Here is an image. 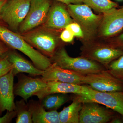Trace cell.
Masks as SVG:
<instances>
[{"label": "cell", "mask_w": 123, "mask_h": 123, "mask_svg": "<svg viewBox=\"0 0 123 123\" xmlns=\"http://www.w3.org/2000/svg\"><path fill=\"white\" fill-rule=\"evenodd\" d=\"M6 55L9 61L13 65V72L15 76L20 73H26L33 76H42L43 73V70L37 68L34 64L22 56L15 50L12 49L11 50L9 49Z\"/></svg>", "instance_id": "obj_17"}, {"label": "cell", "mask_w": 123, "mask_h": 123, "mask_svg": "<svg viewBox=\"0 0 123 123\" xmlns=\"http://www.w3.org/2000/svg\"><path fill=\"white\" fill-rule=\"evenodd\" d=\"M77 95L82 103H97L123 116V92H100L90 87L88 94Z\"/></svg>", "instance_id": "obj_9"}, {"label": "cell", "mask_w": 123, "mask_h": 123, "mask_svg": "<svg viewBox=\"0 0 123 123\" xmlns=\"http://www.w3.org/2000/svg\"><path fill=\"white\" fill-rule=\"evenodd\" d=\"M122 119H123V117H122Z\"/></svg>", "instance_id": "obj_34"}, {"label": "cell", "mask_w": 123, "mask_h": 123, "mask_svg": "<svg viewBox=\"0 0 123 123\" xmlns=\"http://www.w3.org/2000/svg\"><path fill=\"white\" fill-rule=\"evenodd\" d=\"M47 82L41 78H34L23 75L20 76L14 87V95L19 96L27 102V100L37 92L46 87Z\"/></svg>", "instance_id": "obj_16"}, {"label": "cell", "mask_w": 123, "mask_h": 123, "mask_svg": "<svg viewBox=\"0 0 123 123\" xmlns=\"http://www.w3.org/2000/svg\"><path fill=\"white\" fill-rule=\"evenodd\" d=\"M82 2L95 11L103 14L118 7L116 3L111 0H82Z\"/></svg>", "instance_id": "obj_21"}, {"label": "cell", "mask_w": 123, "mask_h": 123, "mask_svg": "<svg viewBox=\"0 0 123 123\" xmlns=\"http://www.w3.org/2000/svg\"><path fill=\"white\" fill-rule=\"evenodd\" d=\"M9 49L8 47L0 40V59L7 55Z\"/></svg>", "instance_id": "obj_29"}, {"label": "cell", "mask_w": 123, "mask_h": 123, "mask_svg": "<svg viewBox=\"0 0 123 123\" xmlns=\"http://www.w3.org/2000/svg\"><path fill=\"white\" fill-rule=\"evenodd\" d=\"M116 0L118 1H123V0Z\"/></svg>", "instance_id": "obj_33"}, {"label": "cell", "mask_w": 123, "mask_h": 123, "mask_svg": "<svg viewBox=\"0 0 123 123\" xmlns=\"http://www.w3.org/2000/svg\"><path fill=\"white\" fill-rule=\"evenodd\" d=\"M82 103L76 96L70 105L64 108L59 112V117L61 123H79V113L81 110Z\"/></svg>", "instance_id": "obj_19"}, {"label": "cell", "mask_w": 123, "mask_h": 123, "mask_svg": "<svg viewBox=\"0 0 123 123\" xmlns=\"http://www.w3.org/2000/svg\"><path fill=\"white\" fill-rule=\"evenodd\" d=\"M95 102L82 103L79 123H106L115 117L114 112Z\"/></svg>", "instance_id": "obj_10"}, {"label": "cell", "mask_w": 123, "mask_h": 123, "mask_svg": "<svg viewBox=\"0 0 123 123\" xmlns=\"http://www.w3.org/2000/svg\"><path fill=\"white\" fill-rule=\"evenodd\" d=\"M67 7L73 20L81 27L84 37L89 39L92 38L98 33L103 14H95L91 8L86 4H70Z\"/></svg>", "instance_id": "obj_4"}, {"label": "cell", "mask_w": 123, "mask_h": 123, "mask_svg": "<svg viewBox=\"0 0 123 123\" xmlns=\"http://www.w3.org/2000/svg\"><path fill=\"white\" fill-rule=\"evenodd\" d=\"M31 0H7L2 7L1 20L9 29L18 33L19 27L29 10Z\"/></svg>", "instance_id": "obj_6"}, {"label": "cell", "mask_w": 123, "mask_h": 123, "mask_svg": "<svg viewBox=\"0 0 123 123\" xmlns=\"http://www.w3.org/2000/svg\"><path fill=\"white\" fill-rule=\"evenodd\" d=\"M84 76L74 71L62 68L55 63H52L44 70L41 78L47 82L59 81L82 85Z\"/></svg>", "instance_id": "obj_14"}, {"label": "cell", "mask_w": 123, "mask_h": 123, "mask_svg": "<svg viewBox=\"0 0 123 123\" xmlns=\"http://www.w3.org/2000/svg\"><path fill=\"white\" fill-rule=\"evenodd\" d=\"M122 7H123V6H122Z\"/></svg>", "instance_id": "obj_35"}, {"label": "cell", "mask_w": 123, "mask_h": 123, "mask_svg": "<svg viewBox=\"0 0 123 123\" xmlns=\"http://www.w3.org/2000/svg\"><path fill=\"white\" fill-rule=\"evenodd\" d=\"M13 68L7 55L0 59V77L7 74Z\"/></svg>", "instance_id": "obj_24"}, {"label": "cell", "mask_w": 123, "mask_h": 123, "mask_svg": "<svg viewBox=\"0 0 123 123\" xmlns=\"http://www.w3.org/2000/svg\"><path fill=\"white\" fill-rule=\"evenodd\" d=\"M7 0H0V20H1V12L2 7Z\"/></svg>", "instance_id": "obj_32"}, {"label": "cell", "mask_w": 123, "mask_h": 123, "mask_svg": "<svg viewBox=\"0 0 123 123\" xmlns=\"http://www.w3.org/2000/svg\"><path fill=\"white\" fill-rule=\"evenodd\" d=\"M109 43L117 48L123 50V33L119 36L116 39L111 41Z\"/></svg>", "instance_id": "obj_28"}, {"label": "cell", "mask_w": 123, "mask_h": 123, "mask_svg": "<svg viewBox=\"0 0 123 123\" xmlns=\"http://www.w3.org/2000/svg\"><path fill=\"white\" fill-rule=\"evenodd\" d=\"M55 1L62 2L68 5L70 4H80L82 3V0H55Z\"/></svg>", "instance_id": "obj_30"}, {"label": "cell", "mask_w": 123, "mask_h": 123, "mask_svg": "<svg viewBox=\"0 0 123 123\" xmlns=\"http://www.w3.org/2000/svg\"><path fill=\"white\" fill-rule=\"evenodd\" d=\"M50 59L52 64L55 63L62 68L74 71L84 76L106 69L98 62L86 57H70L63 46L59 48Z\"/></svg>", "instance_id": "obj_3"}, {"label": "cell", "mask_w": 123, "mask_h": 123, "mask_svg": "<svg viewBox=\"0 0 123 123\" xmlns=\"http://www.w3.org/2000/svg\"><path fill=\"white\" fill-rule=\"evenodd\" d=\"M90 87L85 85H77L59 81H49L47 82L46 87L37 92L36 96L40 101L46 95L53 93H73L75 95L88 94Z\"/></svg>", "instance_id": "obj_13"}, {"label": "cell", "mask_w": 123, "mask_h": 123, "mask_svg": "<svg viewBox=\"0 0 123 123\" xmlns=\"http://www.w3.org/2000/svg\"><path fill=\"white\" fill-rule=\"evenodd\" d=\"M34 123H61L57 110L47 111L40 101L31 100L27 103Z\"/></svg>", "instance_id": "obj_18"}, {"label": "cell", "mask_w": 123, "mask_h": 123, "mask_svg": "<svg viewBox=\"0 0 123 123\" xmlns=\"http://www.w3.org/2000/svg\"><path fill=\"white\" fill-rule=\"evenodd\" d=\"M98 30L101 38H107L115 35L123 28V8H114L103 14Z\"/></svg>", "instance_id": "obj_11"}, {"label": "cell", "mask_w": 123, "mask_h": 123, "mask_svg": "<svg viewBox=\"0 0 123 123\" xmlns=\"http://www.w3.org/2000/svg\"><path fill=\"white\" fill-rule=\"evenodd\" d=\"M51 4V0H31L29 12L19 27L18 33L23 34L43 25Z\"/></svg>", "instance_id": "obj_8"}, {"label": "cell", "mask_w": 123, "mask_h": 123, "mask_svg": "<svg viewBox=\"0 0 123 123\" xmlns=\"http://www.w3.org/2000/svg\"><path fill=\"white\" fill-rule=\"evenodd\" d=\"M81 51V56L98 62L107 69L111 62L123 55V50L109 43H98L93 40L85 42Z\"/></svg>", "instance_id": "obj_5"}, {"label": "cell", "mask_w": 123, "mask_h": 123, "mask_svg": "<svg viewBox=\"0 0 123 123\" xmlns=\"http://www.w3.org/2000/svg\"><path fill=\"white\" fill-rule=\"evenodd\" d=\"M7 112L2 117H0V123H10L12 120L17 116L16 110L7 111Z\"/></svg>", "instance_id": "obj_27"}, {"label": "cell", "mask_w": 123, "mask_h": 123, "mask_svg": "<svg viewBox=\"0 0 123 123\" xmlns=\"http://www.w3.org/2000/svg\"><path fill=\"white\" fill-rule=\"evenodd\" d=\"M22 99L15 103L17 111L16 123H32V116L28 104Z\"/></svg>", "instance_id": "obj_22"}, {"label": "cell", "mask_w": 123, "mask_h": 123, "mask_svg": "<svg viewBox=\"0 0 123 123\" xmlns=\"http://www.w3.org/2000/svg\"><path fill=\"white\" fill-rule=\"evenodd\" d=\"M0 40L9 48L18 50L28 56L36 67L46 70L52 64L50 59L36 50L21 34L0 24Z\"/></svg>", "instance_id": "obj_1"}, {"label": "cell", "mask_w": 123, "mask_h": 123, "mask_svg": "<svg viewBox=\"0 0 123 123\" xmlns=\"http://www.w3.org/2000/svg\"><path fill=\"white\" fill-rule=\"evenodd\" d=\"M69 29L72 32L74 37L83 38L84 34L80 26L77 23L74 22L68 24L66 28Z\"/></svg>", "instance_id": "obj_25"}, {"label": "cell", "mask_w": 123, "mask_h": 123, "mask_svg": "<svg viewBox=\"0 0 123 123\" xmlns=\"http://www.w3.org/2000/svg\"><path fill=\"white\" fill-rule=\"evenodd\" d=\"M67 94L53 93L47 95L40 101L46 110H57L69 101Z\"/></svg>", "instance_id": "obj_20"}, {"label": "cell", "mask_w": 123, "mask_h": 123, "mask_svg": "<svg viewBox=\"0 0 123 123\" xmlns=\"http://www.w3.org/2000/svg\"><path fill=\"white\" fill-rule=\"evenodd\" d=\"M107 70L114 76L123 81V55L111 62Z\"/></svg>", "instance_id": "obj_23"}, {"label": "cell", "mask_w": 123, "mask_h": 123, "mask_svg": "<svg viewBox=\"0 0 123 123\" xmlns=\"http://www.w3.org/2000/svg\"><path fill=\"white\" fill-rule=\"evenodd\" d=\"M14 76L12 69L0 77V114L5 111L16 110L14 91Z\"/></svg>", "instance_id": "obj_15"}, {"label": "cell", "mask_w": 123, "mask_h": 123, "mask_svg": "<svg viewBox=\"0 0 123 123\" xmlns=\"http://www.w3.org/2000/svg\"><path fill=\"white\" fill-rule=\"evenodd\" d=\"M74 36L69 29L65 28L61 33L60 38L61 41L65 43H71L73 40Z\"/></svg>", "instance_id": "obj_26"}, {"label": "cell", "mask_w": 123, "mask_h": 123, "mask_svg": "<svg viewBox=\"0 0 123 123\" xmlns=\"http://www.w3.org/2000/svg\"><path fill=\"white\" fill-rule=\"evenodd\" d=\"M74 22L68 11L67 5L55 1L51 5L46 21L42 25L58 30L65 29Z\"/></svg>", "instance_id": "obj_12"}, {"label": "cell", "mask_w": 123, "mask_h": 123, "mask_svg": "<svg viewBox=\"0 0 123 123\" xmlns=\"http://www.w3.org/2000/svg\"><path fill=\"white\" fill-rule=\"evenodd\" d=\"M111 123H123V119H121L119 117H114L109 122Z\"/></svg>", "instance_id": "obj_31"}, {"label": "cell", "mask_w": 123, "mask_h": 123, "mask_svg": "<svg viewBox=\"0 0 123 123\" xmlns=\"http://www.w3.org/2000/svg\"><path fill=\"white\" fill-rule=\"evenodd\" d=\"M82 84L100 92H123V81L107 69L84 76Z\"/></svg>", "instance_id": "obj_7"}, {"label": "cell", "mask_w": 123, "mask_h": 123, "mask_svg": "<svg viewBox=\"0 0 123 123\" xmlns=\"http://www.w3.org/2000/svg\"><path fill=\"white\" fill-rule=\"evenodd\" d=\"M56 31L41 25L20 34L34 48L50 58L61 47V40Z\"/></svg>", "instance_id": "obj_2"}]
</instances>
